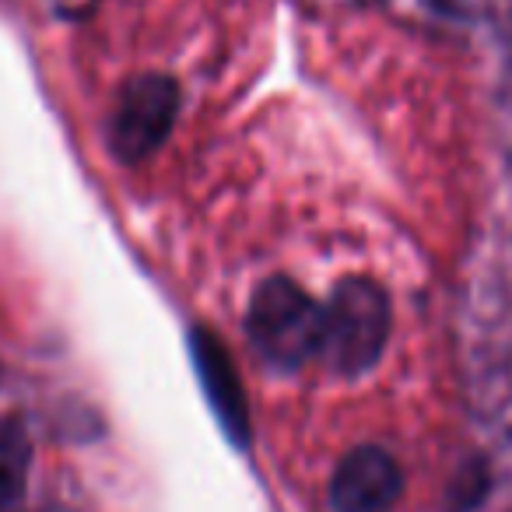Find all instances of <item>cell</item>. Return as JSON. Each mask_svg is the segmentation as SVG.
Returning a JSON list of instances; mask_svg holds the SVG:
<instances>
[{"instance_id":"obj_1","label":"cell","mask_w":512,"mask_h":512,"mask_svg":"<svg viewBox=\"0 0 512 512\" xmlns=\"http://www.w3.org/2000/svg\"><path fill=\"white\" fill-rule=\"evenodd\" d=\"M390 341V302L369 278H348L323 306L320 355L337 376H362L379 362Z\"/></svg>"},{"instance_id":"obj_2","label":"cell","mask_w":512,"mask_h":512,"mask_svg":"<svg viewBox=\"0 0 512 512\" xmlns=\"http://www.w3.org/2000/svg\"><path fill=\"white\" fill-rule=\"evenodd\" d=\"M323 306L292 278H267L253 292L246 316L249 341L274 369H299L320 355Z\"/></svg>"},{"instance_id":"obj_3","label":"cell","mask_w":512,"mask_h":512,"mask_svg":"<svg viewBox=\"0 0 512 512\" xmlns=\"http://www.w3.org/2000/svg\"><path fill=\"white\" fill-rule=\"evenodd\" d=\"M179 109V88L165 74L134 78L120 92L116 113L109 120V148L120 162H141L155 155L169 137Z\"/></svg>"},{"instance_id":"obj_4","label":"cell","mask_w":512,"mask_h":512,"mask_svg":"<svg viewBox=\"0 0 512 512\" xmlns=\"http://www.w3.org/2000/svg\"><path fill=\"white\" fill-rule=\"evenodd\" d=\"M190 355L197 365L200 386L204 397L211 404L214 418L221 421L225 435L239 446L249 442V407H246V390H242L239 369H235L228 348L218 341V334L207 327L190 330Z\"/></svg>"},{"instance_id":"obj_5","label":"cell","mask_w":512,"mask_h":512,"mask_svg":"<svg viewBox=\"0 0 512 512\" xmlns=\"http://www.w3.org/2000/svg\"><path fill=\"white\" fill-rule=\"evenodd\" d=\"M400 467L386 449L358 446L337 463L330 481L334 512H386L400 495Z\"/></svg>"},{"instance_id":"obj_6","label":"cell","mask_w":512,"mask_h":512,"mask_svg":"<svg viewBox=\"0 0 512 512\" xmlns=\"http://www.w3.org/2000/svg\"><path fill=\"white\" fill-rule=\"evenodd\" d=\"M32 470V442L22 425H0V512H25Z\"/></svg>"}]
</instances>
